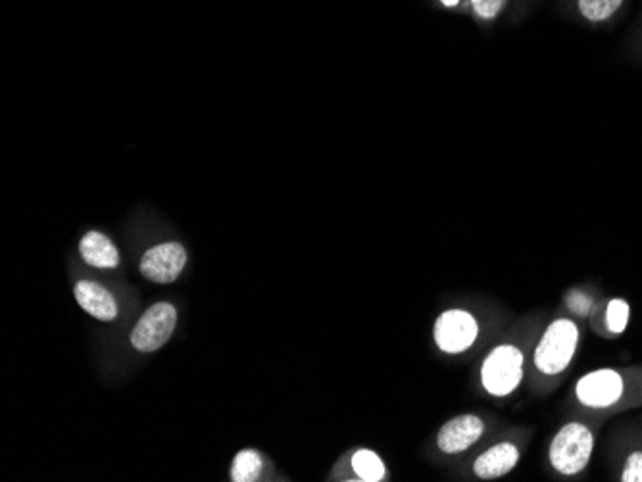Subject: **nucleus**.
<instances>
[{"label":"nucleus","mask_w":642,"mask_h":482,"mask_svg":"<svg viewBox=\"0 0 642 482\" xmlns=\"http://www.w3.org/2000/svg\"><path fill=\"white\" fill-rule=\"evenodd\" d=\"M641 382L634 373L614 367H601L585 373L575 382L574 396L579 406L594 412L608 414L624 407L641 404Z\"/></svg>","instance_id":"nucleus-1"},{"label":"nucleus","mask_w":642,"mask_h":482,"mask_svg":"<svg viewBox=\"0 0 642 482\" xmlns=\"http://www.w3.org/2000/svg\"><path fill=\"white\" fill-rule=\"evenodd\" d=\"M596 446V429L594 425L574 419L560 427L554 439L550 440L549 464L560 477H577L585 473L591 464Z\"/></svg>","instance_id":"nucleus-2"},{"label":"nucleus","mask_w":642,"mask_h":482,"mask_svg":"<svg viewBox=\"0 0 642 482\" xmlns=\"http://www.w3.org/2000/svg\"><path fill=\"white\" fill-rule=\"evenodd\" d=\"M581 344V329L569 317H556L544 327L532 350V367L541 377H560L569 369Z\"/></svg>","instance_id":"nucleus-3"},{"label":"nucleus","mask_w":642,"mask_h":482,"mask_svg":"<svg viewBox=\"0 0 642 482\" xmlns=\"http://www.w3.org/2000/svg\"><path fill=\"white\" fill-rule=\"evenodd\" d=\"M525 362L527 352L519 342H500L483 357L479 367L483 390L497 400L512 396L524 382Z\"/></svg>","instance_id":"nucleus-4"},{"label":"nucleus","mask_w":642,"mask_h":482,"mask_svg":"<svg viewBox=\"0 0 642 482\" xmlns=\"http://www.w3.org/2000/svg\"><path fill=\"white\" fill-rule=\"evenodd\" d=\"M482 323L477 315L462 308H452L440 313L433 327V339L440 352L450 355L465 354L477 344Z\"/></svg>","instance_id":"nucleus-5"},{"label":"nucleus","mask_w":642,"mask_h":482,"mask_svg":"<svg viewBox=\"0 0 642 482\" xmlns=\"http://www.w3.org/2000/svg\"><path fill=\"white\" fill-rule=\"evenodd\" d=\"M176 323H178V312L174 305L166 302L151 305L131 333V344L139 352H156L171 339Z\"/></svg>","instance_id":"nucleus-6"},{"label":"nucleus","mask_w":642,"mask_h":482,"mask_svg":"<svg viewBox=\"0 0 642 482\" xmlns=\"http://www.w3.org/2000/svg\"><path fill=\"white\" fill-rule=\"evenodd\" d=\"M487 424L482 415L462 414L452 417L437 432V448L447 456L464 454L485 437Z\"/></svg>","instance_id":"nucleus-7"},{"label":"nucleus","mask_w":642,"mask_h":482,"mask_svg":"<svg viewBox=\"0 0 642 482\" xmlns=\"http://www.w3.org/2000/svg\"><path fill=\"white\" fill-rule=\"evenodd\" d=\"M522 461V446L514 440H502L475 457L472 473L479 481H497L512 473Z\"/></svg>","instance_id":"nucleus-8"},{"label":"nucleus","mask_w":642,"mask_h":482,"mask_svg":"<svg viewBox=\"0 0 642 482\" xmlns=\"http://www.w3.org/2000/svg\"><path fill=\"white\" fill-rule=\"evenodd\" d=\"M185 263V248L178 243H166L146 250V255L141 260V273L153 283L168 285L178 279Z\"/></svg>","instance_id":"nucleus-9"},{"label":"nucleus","mask_w":642,"mask_h":482,"mask_svg":"<svg viewBox=\"0 0 642 482\" xmlns=\"http://www.w3.org/2000/svg\"><path fill=\"white\" fill-rule=\"evenodd\" d=\"M76 300L85 312L101 322H112L118 317L116 300L106 288L97 285V283L79 281L76 285Z\"/></svg>","instance_id":"nucleus-10"},{"label":"nucleus","mask_w":642,"mask_h":482,"mask_svg":"<svg viewBox=\"0 0 642 482\" xmlns=\"http://www.w3.org/2000/svg\"><path fill=\"white\" fill-rule=\"evenodd\" d=\"M79 252L85 262L99 270H112L119 263L118 248L112 245L111 238L104 237L99 231H91L81 238Z\"/></svg>","instance_id":"nucleus-11"},{"label":"nucleus","mask_w":642,"mask_h":482,"mask_svg":"<svg viewBox=\"0 0 642 482\" xmlns=\"http://www.w3.org/2000/svg\"><path fill=\"white\" fill-rule=\"evenodd\" d=\"M350 466H352L358 481L380 482L385 481V477H387L383 459L372 450L363 448L355 452L350 457Z\"/></svg>","instance_id":"nucleus-12"},{"label":"nucleus","mask_w":642,"mask_h":482,"mask_svg":"<svg viewBox=\"0 0 642 482\" xmlns=\"http://www.w3.org/2000/svg\"><path fill=\"white\" fill-rule=\"evenodd\" d=\"M262 473V457L254 450L239 452L233 469H231V481L253 482Z\"/></svg>","instance_id":"nucleus-13"},{"label":"nucleus","mask_w":642,"mask_h":482,"mask_svg":"<svg viewBox=\"0 0 642 482\" xmlns=\"http://www.w3.org/2000/svg\"><path fill=\"white\" fill-rule=\"evenodd\" d=\"M631 322V305L624 298H612L604 310V325L609 335L626 333Z\"/></svg>","instance_id":"nucleus-14"},{"label":"nucleus","mask_w":642,"mask_h":482,"mask_svg":"<svg viewBox=\"0 0 642 482\" xmlns=\"http://www.w3.org/2000/svg\"><path fill=\"white\" fill-rule=\"evenodd\" d=\"M624 0H579V10L591 22H604L616 14Z\"/></svg>","instance_id":"nucleus-15"},{"label":"nucleus","mask_w":642,"mask_h":482,"mask_svg":"<svg viewBox=\"0 0 642 482\" xmlns=\"http://www.w3.org/2000/svg\"><path fill=\"white\" fill-rule=\"evenodd\" d=\"M621 482H642V450H634L624 459L619 471Z\"/></svg>","instance_id":"nucleus-16"},{"label":"nucleus","mask_w":642,"mask_h":482,"mask_svg":"<svg viewBox=\"0 0 642 482\" xmlns=\"http://www.w3.org/2000/svg\"><path fill=\"white\" fill-rule=\"evenodd\" d=\"M504 2L506 0H472L477 16L485 17V19H492L497 16L504 6Z\"/></svg>","instance_id":"nucleus-17"},{"label":"nucleus","mask_w":642,"mask_h":482,"mask_svg":"<svg viewBox=\"0 0 642 482\" xmlns=\"http://www.w3.org/2000/svg\"><path fill=\"white\" fill-rule=\"evenodd\" d=\"M458 2H460V0H442V4L448 6V9H450V6H457Z\"/></svg>","instance_id":"nucleus-18"}]
</instances>
